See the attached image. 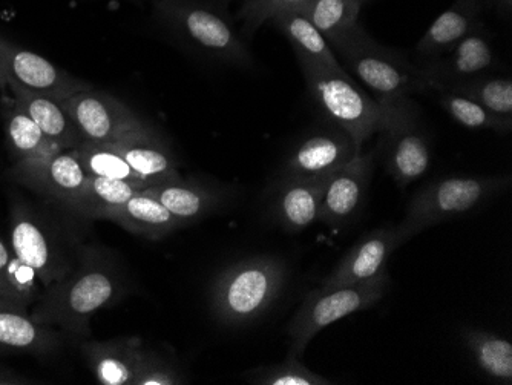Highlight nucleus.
Wrapping results in <instances>:
<instances>
[{
	"label": "nucleus",
	"instance_id": "obj_1",
	"mask_svg": "<svg viewBox=\"0 0 512 385\" xmlns=\"http://www.w3.org/2000/svg\"><path fill=\"white\" fill-rule=\"evenodd\" d=\"M123 287L122 274L114 263L94 247L83 246L77 266L43 289L30 315L37 323L85 339L91 335L92 315L120 300Z\"/></svg>",
	"mask_w": 512,
	"mask_h": 385
},
{
	"label": "nucleus",
	"instance_id": "obj_2",
	"mask_svg": "<svg viewBox=\"0 0 512 385\" xmlns=\"http://www.w3.org/2000/svg\"><path fill=\"white\" fill-rule=\"evenodd\" d=\"M63 211L50 203L16 197L10 206V241L14 255L34 270L43 289L79 263L83 244Z\"/></svg>",
	"mask_w": 512,
	"mask_h": 385
},
{
	"label": "nucleus",
	"instance_id": "obj_3",
	"mask_svg": "<svg viewBox=\"0 0 512 385\" xmlns=\"http://www.w3.org/2000/svg\"><path fill=\"white\" fill-rule=\"evenodd\" d=\"M287 267L272 255L246 258L217 275L209 293L211 313L226 327H244L272 309L287 283Z\"/></svg>",
	"mask_w": 512,
	"mask_h": 385
},
{
	"label": "nucleus",
	"instance_id": "obj_4",
	"mask_svg": "<svg viewBox=\"0 0 512 385\" xmlns=\"http://www.w3.org/2000/svg\"><path fill=\"white\" fill-rule=\"evenodd\" d=\"M344 70L375 94L376 102L390 103L430 91L422 65L405 54L376 42L364 28H358L333 47Z\"/></svg>",
	"mask_w": 512,
	"mask_h": 385
},
{
	"label": "nucleus",
	"instance_id": "obj_5",
	"mask_svg": "<svg viewBox=\"0 0 512 385\" xmlns=\"http://www.w3.org/2000/svg\"><path fill=\"white\" fill-rule=\"evenodd\" d=\"M307 93L327 125L342 129L359 149L378 134L382 108L345 70L299 62Z\"/></svg>",
	"mask_w": 512,
	"mask_h": 385
},
{
	"label": "nucleus",
	"instance_id": "obj_6",
	"mask_svg": "<svg viewBox=\"0 0 512 385\" xmlns=\"http://www.w3.org/2000/svg\"><path fill=\"white\" fill-rule=\"evenodd\" d=\"M511 186V175L444 177L417 192L404 221L398 224L402 243L425 229L476 211Z\"/></svg>",
	"mask_w": 512,
	"mask_h": 385
},
{
	"label": "nucleus",
	"instance_id": "obj_7",
	"mask_svg": "<svg viewBox=\"0 0 512 385\" xmlns=\"http://www.w3.org/2000/svg\"><path fill=\"white\" fill-rule=\"evenodd\" d=\"M379 105L382 122L378 152L382 154L388 175L399 188H407L427 174L433 158L430 135L421 120V108L411 97Z\"/></svg>",
	"mask_w": 512,
	"mask_h": 385
},
{
	"label": "nucleus",
	"instance_id": "obj_8",
	"mask_svg": "<svg viewBox=\"0 0 512 385\" xmlns=\"http://www.w3.org/2000/svg\"><path fill=\"white\" fill-rule=\"evenodd\" d=\"M390 284V275L385 270L384 274L367 283L319 286L307 293L287 327L290 336L289 355L301 358L310 341L325 327L378 304L390 289Z\"/></svg>",
	"mask_w": 512,
	"mask_h": 385
},
{
	"label": "nucleus",
	"instance_id": "obj_9",
	"mask_svg": "<svg viewBox=\"0 0 512 385\" xmlns=\"http://www.w3.org/2000/svg\"><path fill=\"white\" fill-rule=\"evenodd\" d=\"M157 13L192 47L220 62L249 66L246 43L223 14L200 0H155Z\"/></svg>",
	"mask_w": 512,
	"mask_h": 385
},
{
	"label": "nucleus",
	"instance_id": "obj_10",
	"mask_svg": "<svg viewBox=\"0 0 512 385\" xmlns=\"http://www.w3.org/2000/svg\"><path fill=\"white\" fill-rule=\"evenodd\" d=\"M60 103L79 126L85 142L105 145L163 139L137 112L103 91L86 89Z\"/></svg>",
	"mask_w": 512,
	"mask_h": 385
},
{
	"label": "nucleus",
	"instance_id": "obj_11",
	"mask_svg": "<svg viewBox=\"0 0 512 385\" xmlns=\"http://www.w3.org/2000/svg\"><path fill=\"white\" fill-rule=\"evenodd\" d=\"M10 177L39 195L54 208L76 217L88 175L69 151L39 160H22L10 169Z\"/></svg>",
	"mask_w": 512,
	"mask_h": 385
},
{
	"label": "nucleus",
	"instance_id": "obj_12",
	"mask_svg": "<svg viewBox=\"0 0 512 385\" xmlns=\"http://www.w3.org/2000/svg\"><path fill=\"white\" fill-rule=\"evenodd\" d=\"M378 149L362 151L353 160L333 172L322 198L319 221L332 229H344L355 223L364 209Z\"/></svg>",
	"mask_w": 512,
	"mask_h": 385
},
{
	"label": "nucleus",
	"instance_id": "obj_13",
	"mask_svg": "<svg viewBox=\"0 0 512 385\" xmlns=\"http://www.w3.org/2000/svg\"><path fill=\"white\" fill-rule=\"evenodd\" d=\"M350 135L336 126L309 132L284 158L278 178H313L338 171L359 152Z\"/></svg>",
	"mask_w": 512,
	"mask_h": 385
},
{
	"label": "nucleus",
	"instance_id": "obj_14",
	"mask_svg": "<svg viewBox=\"0 0 512 385\" xmlns=\"http://www.w3.org/2000/svg\"><path fill=\"white\" fill-rule=\"evenodd\" d=\"M0 54L4 57L8 83L31 93L62 102L74 94L91 89L85 80L71 76L39 54L23 50L0 37Z\"/></svg>",
	"mask_w": 512,
	"mask_h": 385
},
{
	"label": "nucleus",
	"instance_id": "obj_15",
	"mask_svg": "<svg viewBox=\"0 0 512 385\" xmlns=\"http://www.w3.org/2000/svg\"><path fill=\"white\" fill-rule=\"evenodd\" d=\"M330 174L313 178H276L267 198V214L289 234L306 231L319 221L322 198Z\"/></svg>",
	"mask_w": 512,
	"mask_h": 385
},
{
	"label": "nucleus",
	"instance_id": "obj_16",
	"mask_svg": "<svg viewBox=\"0 0 512 385\" xmlns=\"http://www.w3.org/2000/svg\"><path fill=\"white\" fill-rule=\"evenodd\" d=\"M496 65L493 37L482 24L447 54L425 62L422 70L430 83V91H440L454 83L490 73Z\"/></svg>",
	"mask_w": 512,
	"mask_h": 385
},
{
	"label": "nucleus",
	"instance_id": "obj_17",
	"mask_svg": "<svg viewBox=\"0 0 512 385\" xmlns=\"http://www.w3.org/2000/svg\"><path fill=\"white\" fill-rule=\"evenodd\" d=\"M402 244L398 226L368 232L344 255L332 274L324 278L321 286H348L373 280L384 274L387 261Z\"/></svg>",
	"mask_w": 512,
	"mask_h": 385
},
{
	"label": "nucleus",
	"instance_id": "obj_18",
	"mask_svg": "<svg viewBox=\"0 0 512 385\" xmlns=\"http://www.w3.org/2000/svg\"><path fill=\"white\" fill-rule=\"evenodd\" d=\"M89 370L102 385H134L148 346L138 336L83 341L80 346Z\"/></svg>",
	"mask_w": 512,
	"mask_h": 385
},
{
	"label": "nucleus",
	"instance_id": "obj_19",
	"mask_svg": "<svg viewBox=\"0 0 512 385\" xmlns=\"http://www.w3.org/2000/svg\"><path fill=\"white\" fill-rule=\"evenodd\" d=\"M486 0H454L448 10L440 14L417 43L416 51L427 62L444 56L457 43L479 28Z\"/></svg>",
	"mask_w": 512,
	"mask_h": 385
},
{
	"label": "nucleus",
	"instance_id": "obj_20",
	"mask_svg": "<svg viewBox=\"0 0 512 385\" xmlns=\"http://www.w3.org/2000/svg\"><path fill=\"white\" fill-rule=\"evenodd\" d=\"M142 192L160 201L172 215L186 224L209 217L218 211L226 200L223 191L217 186L204 185L200 181L184 178L154 185Z\"/></svg>",
	"mask_w": 512,
	"mask_h": 385
},
{
	"label": "nucleus",
	"instance_id": "obj_21",
	"mask_svg": "<svg viewBox=\"0 0 512 385\" xmlns=\"http://www.w3.org/2000/svg\"><path fill=\"white\" fill-rule=\"evenodd\" d=\"M11 99L25 114L33 119L40 131L56 143L62 151H73L85 143L79 126L76 125L62 103L50 97L31 93L14 83H8Z\"/></svg>",
	"mask_w": 512,
	"mask_h": 385
},
{
	"label": "nucleus",
	"instance_id": "obj_22",
	"mask_svg": "<svg viewBox=\"0 0 512 385\" xmlns=\"http://www.w3.org/2000/svg\"><path fill=\"white\" fill-rule=\"evenodd\" d=\"M102 220L112 221L131 234L142 235L155 241L188 226L172 215L160 201L148 197L143 192L129 198L123 205L109 209Z\"/></svg>",
	"mask_w": 512,
	"mask_h": 385
},
{
	"label": "nucleus",
	"instance_id": "obj_23",
	"mask_svg": "<svg viewBox=\"0 0 512 385\" xmlns=\"http://www.w3.org/2000/svg\"><path fill=\"white\" fill-rule=\"evenodd\" d=\"M270 22L289 40L298 62H312L330 70H344L330 43L299 8L281 11Z\"/></svg>",
	"mask_w": 512,
	"mask_h": 385
},
{
	"label": "nucleus",
	"instance_id": "obj_24",
	"mask_svg": "<svg viewBox=\"0 0 512 385\" xmlns=\"http://www.w3.org/2000/svg\"><path fill=\"white\" fill-rule=\"evenodd\" d=\"M62 344V332L56 327L37 323L31 318L30 312L0 309V349L50 355L59 350Z\"/></svg>",
	"mask_w": 512,
	"mask_h": 385
},
{
	"label": "nucleus",
	"instance_id": "obj_25",
	"mask_svg": "<svg viewBox=\"0 0 512 385\" xmlns=\"http://www.w3.org/2000/svg\"><path fill=\"white\" fill-rule=\"evenodd\" d=\"M105 145L117 152L151 186L181 178L177 158L163 139L105 143Z\"/></svg>",
	"mask_w": 512,
	"mask_h": 385
},
{
	"label": "nucleus",
	"instance_id": "obj_26",
	"mask_svg": "<svg viewBox=\"0 0 512 385\" xmlns=\"http://www.w3.org/2000/svg\"><path fill=\"white\" fill-rule=\"evenodd\" d=\"M4 100L5 134L8 149L16 162L39 160L63 152L40 131L39 126L14 103L11 97L5 96Z\"/></svg>",
	"mask_w": 512,
	"mask_h": 385
},
{
	"label": "nucleus",
	"instance_id": "obj_27",
	"mask_svg": "<svg viewBox=\"0 0 512 385\" xmlns=\"http://www.w3.org/2000/svg\"><path fill=\"white\" fill-rule=\"evenodd\" d=\"M462 339L477 369L486 378L500 384H512V346L508 339L479 329L463 330Z\"/></svg>",
	"mask_w": 512,
	"mask_h": 385
},
{
	"label": "nucleus",
	"instance_id": "obj_28",
	"mask_svg": "<svg viewBox=\"0 0 512 385\" xmlns=\"http://www.w3.org/2000/svg\"><path fill=\"white\" fill-rule=\"evenodd\" d=\"M364 5V0H307L299 10L333 48L359 27V14Z\"/></svg>",
	"mask_w": 512,
	"mask_h": 385
},
{
	"label": "nucleus",
	"instance_id": "obj_29",
	"mask_svg": "<svg viewBox=\"0 0 512 385\" xmlns=\"http://www.w3.org/2000/svg\"><path fill=\"white\" fill-rule=\"evenodd\" d=\"M42 292L43 286L34 270L0 240V297L17 309L30 312L28 309L39 300Z\"/></svg>",
	"mask_w": 512,
	"mask_h": 385
},
{
	"label": "nucleus",
	"instance_id": "obj_30",
	"mask_svg": "<svg viewBox=\"0 0 512 385\" xmlns=\"http://www.w3.org/2000/svg\"><path fill=\"white\" fill-rule=\"evenodd\" d=\"M450 91L463 94L493 112L494 116L512 125V80L509 76L486 73L473 79L448 86ZM442 91V89H440Z\"/></svg>",
	"mask_w": 512,
	"mask_h": 385
},
{
	"label": "nucleus",
	"instance_id": "obj_31",
	"mask_svg": "<svg viewBox=\"0 0 512 385\" xmlns=\"http://www.w3.org/2000/svg\"><path fill=\"white\" fill-rule=\"evenodd\" d=\"M145 189L129 181L112 180V178L89 177L86 181L82 200L76 211V217L99 220L109 209L120 206Z\"/></svg>",
	"mask_w": 512,
	"mask_h": 385
},
{
	"label": "nucleus",
	"instance_id": "obj_32",
	"mask_svg": "<svg viewBox=\"0 0 512 385\" xmlns=\"http://www.w3.org/2000/svg\"><path fill=\"white\" fill-rule=\"evenodd\" d=\"M79 160L80 166L89 177L112 178L134 183L140 188H151L148 181L132 169L117 152L102 143L85 142L79 148L69 151Z\"/></svg>",
	"mask_w": 512,
	"mask_h": 385
},
{
	"label": "nucleus",
	"instance_id": "obj_33",
	"mask_svg": "<svg viewBox=\"0 0 512 385\" xmlns=\"http://www.w3.org/2000/svg\"><path fill=\"white\" fill-rule=\"evenodd\" d=\"M437 93H439L440 105L444 106L448 116L463 128L473 129V131H493L497 134L511 132V123L503 122L502 119L494 116L493 112L483 108L476 100L463 96V94L454 93L450 89H442Z\"/></svg>",
	"mask_w": 512,
	"mask_h": 385
},
{
	"label": "nucleus",
	"instance_id": "obj_34",
	"mask_svg": "<svg viewBox=\"0 0 512 385\" xmlns=\"http://www.w3.org/2000/svg\"><path fill=\"white\" fill-rule=\"evenodd\" d=\"M247 381L258 385H330V379L313 372L296 356H287L286 361L272 366L258 367L244 375Z\"/></svg>",
	"mask_w": 512,
	"mask_h": 385
},
{
	"label": "nucleus",
	"instance_id": "obj_35",
	"mask_svg": "<svg viewBox=\"0 0 512 385\" xmlns=\"http://www.w3.org/2000/svg\"><path fill=\"white\" fill-rule=\"evenodd\" d=\"M188 384V376L177 361L148 347L142 369L135 378L134 385H181Z\"/></svg>",
	"mask_w": 512,
	"mask_h": 385
},
{
	"label": "nucleus",
	"instance_id": "obj_36",
	"mask_svg": "<svg viewBox=\"0 0 512 385\" xmlns=\"http://www.w3.org/2000/svg\"><path fill=\"white\" fill-rule=\"evenodd\" d=\"M307 0H244L238 17L246 33L253 34L281 11L301 8Z\"/></svg>",
	"mask_w": 512,
	"mask_h": 385
},
{
	"label": "nucleus",
	"instance_id": "obj_37",
	"mask_svg": "<svg viewBox=\"0 0 512 385\" xmlns=\"http://www.w3.org/2000/svg\"><path fill=\"white\" fill-rule=\"evenodd\" d=\"M11 384H30V381H28L27 378H23V376L16 375V373L11 372L10 369H5V367L0 366V385Z\"/></svg>",
	"mask_w": 512,
	"mask_h": 385
},
{
	"label": "nucleus",
	"instance_id": "obj_38",
	"mask_svg": "<svg viewBox=\"0 0 512 385\" xmlns=\"http://www.w3.org/2000/svg\"><path fill=\"white\" fill-rule=\"evenodd\" d=\"M494 5L500 16L511 17L512 14V0H490Z\"/></svg>",
	"mask_w": 512,
	"mask_h": 385
},
{
	"label": "nucleus",
	"instance_id": "obj_39",
	"mask_svg": "<svg viewBox=\"0 0 512 385\" xmlns=\"http://www.w3.org/2000/svg\"><path fill=\"white\" fill-rule=\"evenodd\" d=\"M0 89H8L7 68H5L4 57L0 54Z\"/></svg>",
	"mask_w": 512,
	"mask_h": 385
},
{
	"label": "nucleus",
	"instance_id": "obj_40",
	"mask_svg": "<svg viewBox=\"0 0 512 385\" xmlns=\"http://www.w3.org/2000/svg\"><path fill=\"white\" fill-rule=\"evenodd\" d=\"M0 309H17V307H14L13 304L8 303V301H5L4 298L0 297ZM23 312H25V310H23Z\"/></svg>",
	"mask_w": 512,
	"mask_h": 385
},
{
	"label": "nucleus",
	"instance_id": "obj_41",
	"mask_svg": "<svg viewBox=\"0 0 512 385\" xmlns=\"http://www.w3.org/2000/svg\"><path fill=\"white\" fill-rule=\"evenodd\" d=\"M365 4H368V2H370V0H364Z\"/></svg>",
	"mask_w": 512,
	"mask_h": 385
}]
</instances>
